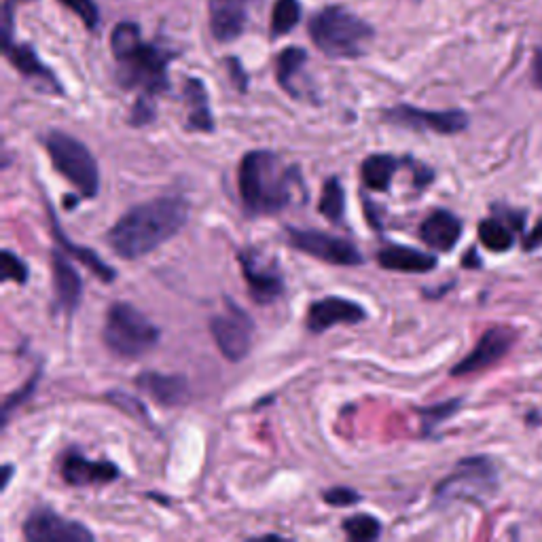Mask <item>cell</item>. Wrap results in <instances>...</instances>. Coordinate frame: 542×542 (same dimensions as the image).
I'll use <instances>...</instances> for the list:
<instances>
[{
    "label": "cell",
    "instance_id": "83f0119b",
    "mask_svg": "<svg viewBox=\"0 0 542 542\" xmlns=\"http://www.w3.org/2000/svg\"><path fill=\"white\" fill-rule=\"evenodd\" d=\"M301 20V7L299 0H278L271 13V36L278 39L291 32Z\"/></svg>",
    "mask_w": 542,
    "mask_h": 542
},
{
    "label": "cell",
    "instance_id": "e575fe53",
    "mask_svg": "<svg viewBox=\"0 0 542 542\" xmlns=\"http://www.w3.org/2000/svg\"><path fill=\"white\" fill-rule=\"evenodd\" d=\"M155 102H153V96L149 94H140L134 108H132V115H130V125H134V128H144V125H149L155 121Z\"/></svg>",
    "mask_w": 542,
    "mask_h": 542
},
{
    "label": "cell",
    "instance_id": "3957f363",
    "mask_svg": "<svg viewBox=\"0 0 542 542\" xmlns=\"http://www.w3.org/2000/svg\"><path fill=\"white\" fill-rule=\"evenodd\" d=\"M111 49L119 64L117 79L125 89H140L142 94L153 98L168 92V66L172 62V53L144 43L138 24H117L111 34Z\"/></svg>",
    "mask_w": 542,
    "mask_h": 542
},
{
    "label": "cell",
    "instance_id": "7a4b0ae2",
    "mask_svg": "<svg viewBox=\"0 0 542 542\" xmlns=\"http://www.w3.org/2000/svg\"><path fill=\"white\" fill-rule=\"evenodd\" d=\"M242 208L250 219L280 214L303 191V178L297 168H288L282 157L271 151H250L238 168Z\"/></svg>",
    "mask_w": 542,
    "mask_h": 542
},
{
    "label": "cell",
    "instance_id": "5b68a950",
    "mask_svg": "<svg viewBox=\"0 0 542 542\" xmlns=\"http://www.w3.org/2000/svg\"><path fill=\"white\" fill-rule=\"evenodd\" d=\"M159 329L134 305L117 301L106 312L102 339L119 358H140L159 343Z\"/></svg>",
    "mask_w": 542,
    "mask_h": 542
},
{
    "label": "cell",
    "instance_id": "d4e9b609",
    "mask_svg": "<svg viewBox=\"0 0 542 542\" xmlns=\"http://www.w3.org/2000/svg\"><path fill=\"white\" fill-rule=\"evenodd\" d=\"M305 62H307V53L299 47H288L278 56V62H276L278 83L282 85L284 92L291 94L293 98H301L295 79L301 75Z\"/></svg>",
    "mask_w": 542,
    "mask_h": 542
},
{
    "label": "cell",
    "instance_id": "60d3db41",
    "mask_svg": "<svg viewBox=\"0 0 542 542\" xmlns=\"http://www.w3.org/2000/svg\"><path fill=\"white\" fill-rule=\"evenodd\" d=\"M477 255V252L475 250H468V257L464 259V265L466 267H471V265H475V267H479L481 265V261L475 257Z\"/></svg>",
    "mask_w": 542,
    "mask_h": 542
},
{
    "label": "cell",
    "instance_id": "9a60e30c",
    "mask_svg": "<svg viewBox=\"0 0 542 542\" xmlns=\"http://www.w3.org/2000/svg\"><path fill=\"white\" fill-rule=\"evenodd\" d=\"M238 261L244 271V280L248 284V293L252 301H257L259 305H269L278 301L284 295V278L278 269L263 267L257 252L252 250H242L238 255Z\"/></svg>",
    "mask_w": 542,
    "mask_h": 542
},
{
    "label": "cell",
    "instance_id": "836d02e7",
    "mask_svg": "<svg viewBox=\"0 0 542 542\" xmlns=\"http://www.w3.org/2000/svg\"><path fill=\"white\" fill-rule=\"evenodd\" d=\"M39 382H41V369H39V371H34V375L28 379V382H26L20 390L13 392V394L9 396V399L3 403V426H7V422H9V413H11L17 405L26 403V401L30 399V396L36 392V386H39Z\"/></svg>",
    "mask_w": 542,
    "mask_h": 542
},
{
    "label": "cell",
    "instance_id": "f546056e",
    "mask_svg": "<svg viewBox=\"0 0 542 542\" xmlns=\"http://www.w3.org/2000/svg\"><path fill=\"white\" fill-rule=\"evenodd\" d=\"M462 407V399H451V401H445V403H437V405H430V407H424L420 409V418H422V430L424 435H430L432 430H435L437 426H441L445 420H449L451 415H456Z\"/></svg>",
    "mask_w": 542,
    "mask_h": 542
},
{
    "label": "cell",
    "instance_id": "d6a6232c",
    "mask_svg": "<svg viewBox=\"0 0 542 542\" xmlns=\"http://www.w3.org/2000/svg\"><path fill=\"white\" fill-rule=\"evenodd\" d=\"M60 3L68 11L75 13L89 30H96L98 28V24H100V11H98V5L94 3V0H60Z\"/></svg>",
    "mask_w": 542,
    "mask_h": 542
},
{
    "label": "cell",
    "instance_id": "f35d334b",
    "mask_svg": "<svg viewBox=\"0 0 542 542\" xmlns=\"http://www.w3.org/2000/svg\"><path fill=\"white\" fill-rule=\"evenodd\" d=\"M534 81L542 89V49L536 53V60H534Z\"/></svg>",
    "mask_w": 542,
    "mask_h": 542
},
{
    "label": "cell",
    "instance_id": "d590c367",
    "mask_svg": "<svg viewBox=\"0 0 542 542\" xmlns=\"http://www.w3.org/2000/svg\"><path fill=\"white\" fill-rule=\"evenodd\" d=\"M322 500L331 504V507H352V504H358L360 500H363V496H360L356 490H352V487H331V490H327L322 494Z\"/></svg>",
    "mask_w": 542,
    "mask_h": 542
},
{
    "label": "cell",
    "instance_id": "ab89813d",
    "mask_svg": "<svg viewBox=\"0 0 542 542\" xmlns=\"http://www.w3.org/2000/svg\"><path fill=\"white\" fill-rule=\"evenodd\" d=\"M11 477H13V466H11V464H5V466H3V485H0V490H3V492L7 490Z\"/></svg>",
    "mask_w": 542,
    "mask_h": 542
},
{
    "label": "cell",
    "instance_id": "74e56055",
    "mask_svg": "<svg viewBox=\"0 0 542 542\" xmlns=\"http://www.w3.org/2000/svg\"><path fill=\"white\" fill-rule=\"evenodd\" d=\"M538 246H542V221L534 227V231L526 238V244H523V248H526V250H532V248H538Z\"/></svg>",
    "mask_w": 542,
    "mask_h": 542
},
{
    "label": "cell",
    "instance_id": "30bf717a",
    "mask_svg": "<svg viewBox=\"0 0 542 542\" xmlns=\"http://www.w3.org/2000/svg\"><path fill=\"white\" fill-rule=\"evenodd\" d=\"M384 119L409 128L415 132H435L443 136H454L468 128V115L464 111H424L411 104H399L384 111Z\"/></svg>",
    "mask_w": 542,
    "mask_h": 542
},
{
    "label": "cell",
    "instance_id": "cb8c5ba5",
    "mask_svg": "<svg viewBox=\"0 0 542 542\" xmlns=\"http://www.w3.org/2000/svg\"><path fill=\"white\" fill-rule=\"evenodd\" d=\"M405 159H396L390 153H375L369 155L363 166H360V178H363V183L367 189L384 193L390 189L394 174L399 172V166L403 164Z\"/></svg>",
    "mask_w": 542,
    "mask_h": 542
},
{
    "label": "cell",
    "instance_id": "9c48e42d",
    "mask_svg": "<svg viewBox=\"0 0 542 542\" xmlns=\"http://www.w3.org/2000/svg\"><path fill=\"white\" fill-rule=\"evenodd\" d=\"M210 333L216 348L221 350L229 363H240L250 354L255 324H252V318L242 307L227 299V312L210 320Z\"/></svg>",
    "mask_w": 542,
    "mask_h": 542
},
{
    "label": "cell",
    "instance_id": "f1b7e54d",
    "mask_svg": "<svg viewBox=\"0 0 542 542\" xmlns=\"http://www.w3.org/2000/svg\"><path fill=\"white\" fill-rule=\"evenodd\" d=\"M343 532L350 540H377L382 536V521L367 513H358L343 521Z\"/></svg>",
    "mask_w": 542,
    "mask_h": 542
},
{
    "label": "cell",
    "instance_id": "d6986e66",
    "mask_svg": "<svg viewBox=\"0 0 542 542\" xmlns=\"http://www.w3.org/2000/svg\"><path fill=\"white\" fill-rule=\"evenodd\" d=\"M5 53L9 62L22 72V75L30 81H34L41 89L49 94H64V87L58 81V77L53 75V70L49 66H45L39 58V53H36L30 45H17L11 43L9 47H5Z\"/></svg>",
    "mask_w": 542,
    "mask_h": 542
},
{
    "label": "cell",
    "instance_id": "484cf974",
    "mask_svg": "<svg viewBox=\"0 0 542 542\" xmlns=\"http://www.w3.org/2000/svg\"><path fill=\"white\" fill-rule=\"evenodd\" d=\"M320 214L331 223H341L343 214H346V189H343L341 180L337 176L327 178L320 197Z\"/></svg>",
    "mask_w": 542,
    "mask_h": 542
},
{
    "label": "cell",
    "instance_id": "6da1fadb",
    "mask_svg": "<svg viewBox=\"0 0 542 542\" xmlns=\"http://www.w3.org/2000/svg\"><path fill=\"white\" fill-rule=\"evenodd\" d=\"M187 221L189 204L183 197H157L153 202L125 212L108 231L106 242L115 250V255L134 261L170 242Z\"/></svg>",
    "mask_w": 542,
    "mask_h": 542
},
{
    "label": "cell",
    "instance_id": "ac0fdd59",
    "mask_svg": "<svg viewBox=\"0 0 542 542\" xmlns=\"http://www.w3.org/2000/svg\"><path fill=\"white\" fill-rule=\"evenodd\" d=\"M462 238V221L454 212L435 210L420 225V240L437 252H451Z\"/></svg>",
    "mask_w": 542,
    "mask_h": 542
},
{
    "label": "cell",
    "instance_id": "8d00e7d4",
    "mask_svg": "<svg viewBox=\"0 0 542 542\" xmlns=\"http://www.w3.org/2000/svg\"><path fill=\"white\" fill-rule=\"evenodd\" d=\"M227 66H229V75H231L233 85H236L240 92H246V89H248V75H246L242 62L238 58H229Z\"/></svg>",
    "mask_w": 542,
    "mask_h": 542
},
{
    "label": "cell",
    "instance_id": "7402d4cb",
    "mask_svg": "<svg viewBox=\"0 0 542 542\" xmlns=\"http://www.w3.org/2000/svg\"><path fill=\"white\" fill-rule=\"evenodd\" d=\"M47 210H49V219H51L53 236H56L58 246L66 252V255L72 257V259H77L81 265H85L89 271H92V274H94L98 280H102V282H106V284L115 282L117 271H115L111 265H108V263H104L102 257L98 255L96 250H92V248H83V246H77L75 242H70L68 236H66V233H64L62 227H60V221H58L56 212H53L51 206H49Z\"/></svg>",
    "mask_w": 542,
    "mask_h": 542
},
{
    "label": "cell",
    "instance_id": "e0dca14e",
    "mask_svg": "<svg viewBox=\"0 0 542 542\" xmlns=\"http://www.w3.org/2000/svg\"><path fill=\"white\" fill-rule=\"evenodd\" d=\"M53 267V291H56V305L64 310L68 316L77 312L83 299V280L79 271L70 265L64 252L56 250L51 255Z\"/></svg>",
    "mask_w": 542,
    "mask_h": 542
},
{
    "label": "cell",
    "instance_id": "4316f807",
    "mask_svg": "<svg viewBox=\"0 0 542 542\" xmlns=\"http://www.w3.org/2000/svg\"><path fill=\"white\" fill-rule=\"evenodd\" d=\"M479 242L492 252H507L515 244L513 229L504 223V219H487L479 225Z\"/></svg>",
    "mask_w": 542,
    "mask_h": 542
},
{
    "label": "cell",
    "instance_id": "ba28073f",
    "mask_svg": "<svg viewBox=\"0 0 542 542\" xmlns=\"http://www.w3.org/2000/svg\"><path fill=\"white\" fill-rule=\"evenodd\" d=\"M286 240L295 250H301L305 255H310L322 263L339 267H356L365 263L363 252L358 250L356 244L346 238L331 236L327 231L288 227Z\"/></svg>",
    "mask_w": 542,
    "mask_h": 542
},
{
    "label": "cell",
    "instance_id": "277c9868",
    "mask_svg": "<svg viewBox=\"0 0 542 542\" xmlns=\"http://www.w3.org/2000/svg\"><path fill=\"white\" fill-rule=\"evenodd\" d=\"M310 36L324 56L354 60L367 53L373 41V28L343 7H327L310 22Z\"/></svg>",
    "mask_w": 542,
    "mask_h": 542
},
{
    "label": "cell",
    "instance_id": "8fae6325",
    "mask_svg": "<svg viewBox=\"0 0 542 542\" xmlns=\"http://www.w3.org/2000/svg\"><path fill=\"white\" fill-rule=\"evenodd\" d=\"M24 538L28 542H92L96 536L81 521L66 519L49 507H39L24 521Z\"/></svg>",
    "mask_w": 542,
    "mask_h": 542
},
{
    "label": "cell",
    "instance_id": "5bb4252c",
    "mask_svg": "<svg viewBox=\"0 0 542 542\" xmlns=\"http://www.w3.org/2000/svg\"><path fill=\"white\" fill-rule=\"evenodd\" d=\"M121 477L119 466L111 460H89L77 449H68L62 458V479L70 487L106 485Z\"/></svg>",
    "mask_w": 542,
    "mask_h": 542
},
{
    "label": "cell",
    "instance_id": "2e32d148",
    "mask_svg": "<svg viewBox=\"0 0 542 542\" xmlns=\"http://www.w3.org/2000/svg\"><path fill=\"white\" fill-rule=\"evenodd\" d=\"M250 0H208L210 30L219 43H231L242 36L248 22Z\"/></svg>",
    "mask_w": 542,
    "mask_h": 542
},
{
    "label": "cell",
    "instance_id": "8992f818",
    "mask_svg": "<svg viewBox=\"0 0 542 542\" xmlns=\"http://www.w3.org/2000/svg\"><path fill=\"white\" fill-rule=\"evenodd\" d=\"M45 149L56 168L68 183L87 200H94L100 193L98 161L81 140L66 132L53 130L45 136Z\"/></svg>",
    "mask_w": 542,
    "mask_h": 542
},
{
    "label": "cell",
    "instance_id": "44dd1931",
    "mask_svg": "<svg viewBox=\"0 0 542 542\" xmlns=\"http://www.w3.org/2000/svg\"><path fill=\"white\" fill-rule=\"evenodd\" d=\"M377 263L384 269L401 271V274H428L439 265V259L418 248L388 244L377 252Z\"/></svg>",
    "mask_w": 542,
    "mask_h": 542
},
{
    "label": "cell",
    "instance_id": "1f68e13d",
    "mask_svg": "<svg viewBox=\"0 0 542 542\" xmlns=\"http://www.w3.org/2000/svg\"><path fill=\"white\" fill-rule=\"evenodd\" d=\"M0 261H3V280L5 282H17V284H26L30 269L26 265L24 259H20L11 250H3V255H0Z\"/></svg>",
    "mask_w": 542,
    "mask_h": 542
},
{
    "label": "cell",
    "instance_id": "7c38bea8",
    "mask_svg": "<svg viewBox=\"0 0 542 542\" xmlns=\"http://www.w3.org/2000/svg\"><path fill=\"white\" fill-rule=\"evenodd\" d=\"M515 339H517V335L509 327L487 329L481 335L475 350L468 354L464 360H460V363L454 369H451V375L466 377V375H475V373H481L485 369L494 367L496 363H500V360L511 352Z\"/></svg>",
    "mask_w": 542,
    "mask_h": 542
},
{
    "label": "cell",
    "instance_id": "603a6c76",
    "mask_svg": "<svg viewBox=\"0 0 542 542\" xmlns=\"http://www.w3.org/2000/svg\"><path fill=\"white\" fill-rule=\"evenodd\" d=\"M185 98L189 104V117H187V130L189 132H214V117L210 111L208 89L200 79H187L185 83Z\"/></svg>",
    "mask_w": 542,
    "mask_h": 542
},
{
    "label": "cell",
    "instance_id": "52a82bcc",
    "mask_svg": "<svg viewBox=\"0 0 542 542\" xmlns=\"http://www.w3.org/2000/svg\"><path fill=\"white\" fill-rule=\"evenodd\" d=\"M498 492V471L490 458L471 456L456 464L437 487L435 502L451 504V502H475L485 504L492 500Z\"/></svg>",
    "mask_w": 542,
    "mask_h": 542
},
{
    "label": "cell",
    "instance_id": "ffe728a7",
    "mask_svg": "<svg viewBox=\"0 0 542 542\" xmlns=\"http://www.w3.org/2000/svg\"><path fill=\"white\" fill-rule=\"evenodd\" d=\"M136 386L151 394L153 399L164 407H180L189 401V382L183 375H164L157 371H144Z\"/></svg>",
    "mask_w": 542,
    "mask_h": 542
},
{
    "label": "cell",
    "instance_id": "4fadbf2b",
    "mask_svg": "<svg viewBox=\"0 0 542 542\" xmlns=\"http://www.w3.org/2000/svg\"><path fill=\"white\" fill-rule=\"evenodd\" d=\"M369 318V312L363 305L343 299V297H324L312 301L305 316V327L310 333H327L339 324H360Z\"/></svg>",
    "mask_w": 542,
    "mask_h": 542
},
{
    "label": "cell",
    "instance_id": "4dcf8cb0",
    "mask_svg": "<svg viewBox=\"0 0 542 542\" xmlns=\"http://www.w3.org/2000/svg\"><path fill=\"white\" fill-rule=\"evenodd\" d=\"M106 401H111L117 409H121L123 413H128V415H132V418L144 422L147 426H153V424H151V415L147 413V407H144V405L136 399V396L125 394V392H121V390H113V392H108V394H106Z\"/></svg>",
    "mask_w": 542,
    "mask_h": 542
}]
</instances>
